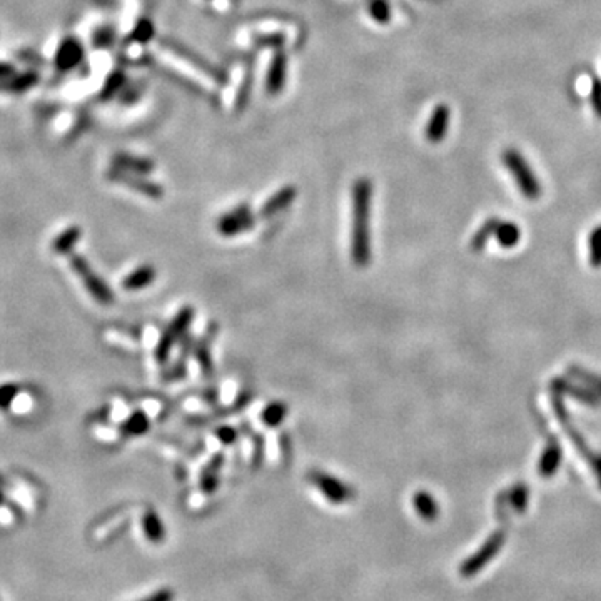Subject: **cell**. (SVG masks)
I'll return each mask as SVG.
<instances>
[{"instance_id": "cell-1", "label": "cell", "mask_w": 601, "mask_h": 601, "mask_svg": "<svg viewBox=\"0 0 601 601\" xmlns=\"http://www.w3.org/2000/svg\"><path fill=\"white\" fill-rule=\"evenodd\" d=\"M353 221H351V259L354 266L364 269L371 261V197L370 179L359 177L353 184Z\"/></svg>"}, {"instance_id": "cell-2", "label": "cell", "mask_w": 601, "mask_h": 601, "mask_svg": "<svg viewBox=\"0 0 601 601\" xmlns=\"http://www.w3.org/2000/svg\"><path fill=\"white\" fill-rule=\"evenodd\" d=\"M194 308L192 306H184L179 309V313L174 316L173 321L164 327V331L161 332L159 341L156 346V361L159 364H166L169 359L170 351H173L174 344H177L184 336L189 331L192 321H194Z\"/></svg>"}, {"instance_id": "cell-3", "label": "cell", "mask_w": 601, "mask_h": 601, "mask_svg": "<svg viewBox=\"0 0 601 601\" xmlns=\"http://www.w3.org/2000/svg\"><path fill=\"white\" fill-rule=\"evenodd\" d=\"M503 164L506 166V169H510L513 179H515L518 184V189L521 191V194H523L526 199L536 201L538 197L541 196V184H539L538 177L534 175L532 168L528 166V162H526V159L520 152L515 151V149L504 151Z\"/></svg>"}, {"instance_id": "cell-4", "label": "cell", "mask_w": 601, "mask_h": 601, "mask_svg": "<svg viewBox=\"0 0 601 601\" xmlns=\"http://www.w3.org/2000/svg\"><path fill=\"white\" fill-rule=\"evenodd\" d=\"M70 267L81 278L82 284H84L87 291L95 301L100 304H112L114 302V292L109 288V284L104 283V279L92 269L89 261L81 254H70Z\"/></svg>"}, {"instance_id": "cell-5", "label": "cell", "mask_w": 601, "mask_h": 601, "mask_svg": "<svg viewBox=\"0 0 601 601\" xmlns=\"http://www.w3.org/2000/svg\"><path fill=\"white\" fill-rule=\"evenodd\" d=\"M308 480L311 485L332 504H346L356 498V491L353 489V486L346 485L339 478L329 475L326 471H321V469L309 471Z\"/></svg>"}, {"instance_id": "cell-6", "label": "cell", "mask_w": 601, "mask_h": 601, "mask_svg": "<svg viewBox=\"0 0 601 601\" xmlns=\"http://www.w3.org/2000/svg\"><path fill=\"white\" fill-rule=\"evenodd\" d=\"M257 217L254 216L249 204L236 205L234 209L224 212L217 219L216 229L224 238H234V236L244 234L256 226Z\"/></svg>"}, {"instance_id": "cell-7", "label": "cell", "mask_w": 601, "mask_h": 601, "mask_svg": "<svg viewBox=\"0 0 601 601\" xmlns=\"http://www.w3.org/2000/svg\"><path fill=\"white\" fill-rule=\"evenodd\" d=\"M503 545H504L503 532L491 533V536L486 539L485 545H482L476 553H473L468 560L463 561V565L459 567V573H461V576L473 578L475 574L480 573L481 569L485 568L499 551H501Z\"/></svg>"}, {"instance_id": "cell-8", "label": "cell", "mask_w": 601, "mask_h": 601, "mask_svg": "<svg viewBox=\"0 0 601 601\" xmlns=\"http://www.w3.org/2000/svg\"><path fill=\"white\" fill-rule=\"evenodd\" d=\"M107 177L111 179L112 182L124 184V186L129 187V189L139 192V194L151 197V199H161V197L164 196V189H162L159 184L149 181V179L142 177L140 174L124 173V170L114 168L109 170Z\"/></svg>"}, {"instance_id": "cell-9", "label": "cell", "mask_w": 601, "mask_h": 601, "mask_svg": "<svg viewBox=\"0 0 601 601\" xmlns=\"http://www.w3.org/2000/svg\"><path fill=\"white\" fill-rule=\"evenodd\" d=\"M84 60V47L76 37H65L55 50L54 64L60 72H70L77 69Z\"/></svg>"}, {"instance_id": "cell-10", "label": "cell", "mask_w": 601, "mask_h": 601, "mask_svg": "<svg viewBox=\"0 0 601 601\" xmlns=\"http://www.w3.org/2000/svg\"><path fill=\"white\" fill-rule=\"evenodd\" d=\"M216 335H217V324L212 323L208 327V331L204 332V336L201 337L199 341H196L194 348H192V354H194L201 371H203V374L208 379L212 378L214 371H216V366H214V359H212V351H210V346H212V341L216 339Z\"/></svg>"}, {"instance_id": "cell-11", "label": "cell", "mask_w": 601, "mask_h": 601, "mask_svg": "<svg viewBox=\"0 0 601 601\" xmlns=\"http://www.w3.org/2000/svg\"><path fill=\"white\" fill-rule=\"evenodd\" d=\"M551 388H553V391L561 394V396L574 398L576 401L583 403V405H588L591 407H596V406L601 405L598 394H596L595 391H591L590 388H586V386H583V384H574V383H572V381L556 378V379L551 381Z\"/></svg>"}, {"instance_id": "cell-12", "label": "cell", "mask_w": 601, "mask_h": 601, "mask_svg": "<svg viewBox=\"0 0 601 601\" xmlns=\"http://www.w3.org/2000/svg\"><path fill=\"white\" fill-rule=\"evenodd\" d=\"M297 196V189L294 186H284L279 191H276L269 199L262 204L261 210H259V217L262 219H271L278 214L286 210L289 205L294 203Z\"/></svg>"}, {"instance_id": "cell-13", "label": "cell", "mask_w": 601, "mask_h": 601, "mask_svg": "<svg viewBox=\"0 0 601 601\" xmlns=\"http://www.w3.org/2000/svg\"><path fill=\"white\" fill-rule=\"evenodd\" d=\"M447 126H450V111H447L446 105H438L428 122L426 130H424L426 139L433 144L441 142L447 133Z\"/></svg>"}, {"instance_id": "cell-14", "label": "cell", "mask_w": 601, "mask_h": 601, "mask_svg": "<svg viewBox=\"0 0 601 601\" xmlns=\"http://www.w3.org/2000/svg\"><path fill=\"white\" fill-rule=\"evenodd\" d=\"M112 164L116 169L124 170V173H133V174H149L154 169V162L151 159H144V157L130 156L126 152L116 154L112 159Z\"/></svg>"}, {"instance_id": "cell-15", "label": "cell", "mask_w": 601, "mask_h": 601, "mask_svg": "<svg viewBox=\"0 0 601 601\" xmlns=\"http://www.w3.org/2000/svg\"><path fill=\"white\" fill-rule=\"evenodd\" d=\"M224 466V456L221 453L214 454V458H210V461L203 468L201 473V489L205 494L214 493L219 488V480H221V469Z\"/></svg>"}, {"instance_id": "cell-16", "label": "cell", "mask_w": 601, "mask_h": 601, "mask_svg": "<svg viewBox=\"0 0 601 601\" xmlns=\"http://www.w3.org/2000/svg\"><path fill=\"white\" fill-rule=\"evenodd\" d=\"M156 278H157V271L154 266L151 264L139 266L137 269H134L133 273L126 276L124 281H122V288H124L126 291H139V289L151 286V284L156 281Z\"/></svg>"}, {"instance_id": "cell-17", "label": "cell", "mask_w": 601, "mask_h": 601, "mask_svg": "<svg viewBox=\"0 0 601 601\" xmlns=\"http://www.w3.org/2000/svg\"><path fill=\"white\" fill-rule=\"evenodd\" d=\"M412 506H414L416 513H418L426 523H433V521L440 516V506H438V501L429 491H416L414 497H412Z\"/></svg>"}, {"instance_id": "cell-18", "label": "cell", "mask_w": 601, "mask_h": 601, "mask_svg": "<svg viewBox=\"0 0 601 601\" xmlns=\"http://www.w3.org/2000/svg\"><path fill=\"white\" fill-rule=\"evenodd\" d=\"M561 459H563V453H561V447L555 440H551L550 445L545 447L541 458H539V475L543 478H551L558 471Z\"/></svg>"}, {"instance_id": "cell-19", "label": "cell", "mask_w": 601, "mask_h": 601, "mask_svg": "<svg viewBox=\"0 0 601 601\" xmlns=\"http://www.w3.org/2000/svg\"><path fill=\"white\" fill-rule=\"evenodd\" d=\"M39 82V74L35 70H29L24 74H15L7 81L0 82V89L11 92V94H22V92H27L29 89Z\"/></svg>"}, {"instance_id": "cell-20", "label": "cell", "mask_w": 601, "mask_h": 601, "mask_svg": "<svg viewBox=\"0 0 601 601\" xmlns=\"http://www.w3.org/2000/svg\"><path fill=\"white\" fill-rule=\"evenodd\" d=\"M81 238H82L81 227L70 226L65 231L60 232V234L54 239V243H52V251L55 254H60V256H64V254H70L72 252V249L76 248V244L81 241Z\"/></svg>"}, {"instance_id": "cell-21", "label": "cell", "mask_w": 601, "mask_h": 601, "mask_svg": "<svg viewBox=\"0 0 601 601\" xmlns=\"http://www.w3.org/2000/svg\"><path fill=\"white\" fill-rule=\"evenodd\" d=\"M142 529L144 534H146V538L151 543H162L166 539V528L164 523H162V520L157 515L156 511L149 510L146 511V515L142 516Z\"/></svg>"}, {"instance_id": "cell-22", "label": "cell", "mask_w": 601, "mask_h": 601, "mask_svg": "<svg viewBox=\"0 0 601 601\" xmlns=\"http://www.w3.org/2000/svg\"><path fill=\"white\" fill-rule=\"evenodd\" d=\"M149 426H151V421H149L147 414L144 411L137 410L121 424V433L127 438L142 436V434L149 431Z\"/></svg>"}, {"instance_id": "cell-23", "label": "cell", "mask_w": 601, "mask_h": 601, "mask_svg": "<svg viewBox=\"0 0 601 601\" xmlns=\"http://www.w3.org/2000/svg\"><path fill=\"white\" fill-rule=\"evenodd\" d=\"M494 236H497L498 244L501 245V248L510 249V248H515V245L520 243L521 231L515 222L499 221L497 226V231H494Z\"/></svg>"}, {"instance_id": "cell-24", "label": "cell", "mask_w": 601, "mask_h": 601, "mask_svg": "<svg viewBox=\"0 0 601 601\" xmlns=\"http://www.w3.org/2000/svg\"><path fill=\"white\" fill-rule=\"evenodd\" d=\"M288 416V406L283 401L269 403L264 410L261 411V421L267 428H278L284 423Z\"/></svg>"}, {"instance_id": "cell-25", "label": "cell", "mask_w": 601, "mask_h": 601, "mask_svg": "<svg viewBox=\"0 0 601 601\" xmlns=\"http://www.w3.org/2000/svg\"><path fill=\"white\" fill-rule=\"evenodd\" d=\"M498 222H499V219L491 217L485 224H482L480 229L476 231V234L473 236V239H471L473 251H481V249H485V245L489 241L491 236H494V231H497Z\"/></svg>"}, {"instance_id": "cell-26", "label": "cell", "mask_w": 601, "mask_h": 601, "mask_svg": "<svg viewBox=\"0 0 601 601\" xmlns=\"http://www.w3.org/2000/svg\"><path fill=\"white\" fill-rule=\"evenodd\" d=\"M569 376H573V378H576L583 386H586V388H590L591 391H595L598 396H601V376H596L593 372L583 370V367L578 366H572L568 370Z\"/></svg>"}, {"instance_id": "cell-27", "label": "cell", "mask_w": 601, "mask_h": 601, "mask_svg": "<svg viewBox=\"0 0 601 601\" xmlns=\"http://www.w3.org/2000/svg\"><path fill=\"white\" fill-rule=\"evenodd\" d=\"M588 244H590L591 266L600 267L601 266V226H598L593 232H591L590 239H588Z\"/></svg>"}, {"instance_id": "cell-28", "label": "cell", "mask_w": 601, "mask_h": 601, "mask_svg": "<svg viewBox=\"0 0 601 601\" xmlns=\"http://www.w3.org/2000/svg\"><path fill=\"white\" fill-rule=\"evenodd\" d=\"M528 498H529V493L525 485H516L515 488L510 491V503L518 513H523L526 510Z\"/></svg>"}, {"instance_id": "cell-29", "label": "cell", "mask_w": 601, "mask_h": 601, "mask_svg": "<svg viewBox=\"0 0 601 601\" xmlns=\"http://www.w3.org/2000/svg\"><path fill=\"white\" fill-rule=\"evenodd\" d=\"M17 394H19V386L17 384H2L0 386V410H7L14 403Z\"/></svg>"}, {"instance_id": "cell-30", "label": "cell", "mask_w": 601, "mask_h": 601, "mask_svg": "<svg viewBox=\"0 0 601 601\" xmlns=\"http://www.w3.org/2000/svg\"><path fill=\"white\" fill-rule=\"evenodd\" d=\"M186 374H187L186 361H181V359H177V363H175L173 367H169V370L164 372V379L166 381H179V379L186 378Z\"/></svg>"}, {"instance_id": "cell-31", "label": "cell", "mask_w": 601, "mask_h": 601, "mask_svg": "<svg viewBox=\"0 0 601 601\" xmlns=\"http://www.w3.org/2000/svg\"><path fill=\"white\" fill-rule=\"evenodd\" d=\"M216 436L219 438V441H221L222 445L231 446L234 445L236 440H238V431H236L232 426H219L216 429Z\"/></svg>"}, {"instance_id": "cell-32", "label": "cell", "mask_w": 601, "mask_h": 601, "mask_svg": "<svg viewBox=\"0 0 601 601\" xmlns=\"http://www.w3.org/2000/svg\"><path fill=\"white\" fill-rule=\"evenodd\" d=\"M175 593L173 590H169V588H162V590L154 591L152 595L146 596V598H142L140 601H174Z\"/></svg>"}, {"instance_id": "cell-33", "label": "cell", "mask_w": 601, "mask_h": 601, "mask_svg": "<svg viewBox=\"0 0 601 601\" xmlns=\"http://www.w3.org/2000/svg\"><path fill=\"white\" fill-rule=\"evenodd\" d=\"M591 104H593L595 112L601 117V82L595 79L593 89H591Z\"/></svg>"}, {"instance_id": "cell-34", "label": "cell", "mask_w": 601, "mask_h": 601, "mask_svg": "<svg viewBox=\"0 0 601 601\" xmlns=\"http://www.w3.org/2000/svg\"><path fill=\"white\" fill-rule=\"evenodd\" d=\"M12 76H15V69L12 67L11 64L0 62V82L7 81V79H11Z\"/></svg>"}, {"instance_id": "cell-35", "label": "cell", "mask_w": 601, "mask_h": 601, "mask_svg": "<svg viewBox=\"0 0 601 601\" xmlns=\"http://www.w3.org/2000/svg\"><path fill=\"white\" fill-rule=\"evenodd\" d=\"M590 463H591V468H593V471H595V475H596V480H598L600 486H601V454H593V456H591Z\"/></svg>"}, {"instance_id": "cell-36", "label": "cell", "mask_w": 601, "mask_h": 601, "mask_svg": "<svg viewBox=\"0 0 601 601\" xmlns=\"http://www.w3.org/2000/svg\"><path fill=\"white\" fill-rule=\"evenodd\" d=\"M2 499H4V497H2V493H0V503H2Z\"/></svg>"}]
</instances>
